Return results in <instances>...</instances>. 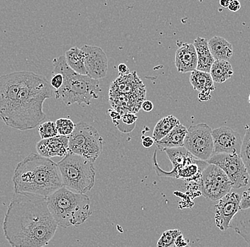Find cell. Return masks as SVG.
Wrapping results in <instances>:
<instances>
[{
	"label": "cell",
	"instance_id": "obj_29",
	"mask_svg": "<svg viewBox=\"0 0 250 247\" xmlns=\"http://www.w3.org/2000/svg\"><path fill=\"white\" fill-rule=\"evenodd\" d=\"M39 134L40 137H42V140L56 137V136L59 135L56 123L52 121H48L42 123L39 126Z\"/></svg>",
	"mask_w": 250,
	"mask_h": 247
},
{
	"label": "cell",
	"instance_id": "obj_15",
	"mask_svg": "<svg viewBox=\"0 0 250 247\" xmlns=\"http://www.w3.org/2000/svg\"><path fill=\"white\" fill-rule=\"evenodd\" d=\"M87 76L94 80L105 77L108 69L107 56L101 47L84 45L82 48Z\"/></svg>",
	"mask_w": 250,
	"mask_h": 247
},
{
	"label": "cell",
	"instance_id": "obj_24",
	"mask_svg": "<svg viewBox=\"0 0 250 247\" xmlns=\"http://www.w3.org/2000/svg\"><path fill=\"white\" fill-rule=\"evenodd\" d=\"M65 61L68 67L78 74L87 76L84 56L82 49L78 47L70 48L65 52Z\"/></svg>",
	"mask_w": 250,
	"mask_h": 247
},
{
	"label": "cell",
	"instance_id": "obj_33",
	"mask_svg": "<svg viewBox=\"0 0 250 247\" xmlns=\"http://www.w3.org/2000/svg\"><path fill=\"white\" fill-rule=\"evenodd\" d=\"M154 143H155V141H154L153 137H149V136H143L142 137V144L144 148L148 149V148H151Z\"/></svg>",
	"mask_w": 250,
	"mask_h": 247
},
{
	"label": "cell",
	"instance_id": "obj_34",
	"mask_svg": "<svg viewBox=\"0 0 250 247\" xmlns=\"http://www.w3.org/2000/svg\"><path fill=\"white\" fill-rule=\"evenodd\" d=\"M174 245L178 247H184L190 245L188 239L184 238V236L181 235L175 241Z\"/></svg>",
	"mask_w": 250,
	"mask_h": 247
},
{
	"label": "cell",
	"instance_id": "obj_18",
	"mask_svg": "<svg viewBox=\"0 0 250 247\" xmlns=\"http://www.w3.org/2000/svg\"><path fill=\"white\" fill-rule=\"evenodd\" d=\"M198 58L197 71L210 73L211 67L215 62L208 47V41L203 37H197L193 44Z\"/></svg>",
	"mask_w": 250,
	"mask_h": 247
},
{
	"label": "cell",
	"instance_id": "obj_7",
	"mask_svg": "<svg viewBox=\"0 0 250 247\" xmlns=\"http://www.w3.org/2000/svg\"><path fill=\"white\" fill-rule=\"evenodd\" d=\"M57 165L64 187L85 195L93 189L95 182L93 161L69 152Z\"/></svg>",
	"mask_w": 250,
	"mask_h": 247
},
{
	"label": "cell",
	"instance_id": "obj_30",
	"mask_svg": "<svg viewBox=\"0 0 250 247\" xmlns=\"http://www.w3.org/2000/svg\"><path fill=\"white\" fill-rule=\"evenodd\" d=\"M138 119V117L134 113H125L122 115L121 120L120 121L123 122L125 125H126L128 128L130 129H134L133 126L135 125V122Z\"/></svg>",
	"mask_w": 250,
	"mask_h": 247
},
{
	"label": "cell",
	"instance_id": "obj_4",
	"mask_svg": "<svg viewBox=\"0 0 250 247\" xmlns=\"http://www.w3.org/2000/svg\"><path fill=\"white\" fill-rule=\"evenodd\" d=\"M52 63V73H61L63 77L62 87L54 90L56 99L61 100L67 106L76 104L90 106L92 100L99 98L101 92L99 81L73 71L67 64L65 56L55 58Z\"/></svg>",
	"mask_w": 250,
	"mask_h": 247
},
{
	"label": "cell",
	"instance_id": "obj_25",
	"mask_svg": "<svg viewBox=\"0 0 250 247\" xmlns=\"http://www.w3.org/2000/svg\"><path fill=\"white\" fill-rule=\"evenodd\" d=\"M180 123H180L179 120L172 115L162 118L156 123L154 131H153L152 137L154 141L156 142L162 140Z\"/></svg>",
	"mask_w": 250,
	"mask_h": 247
},
{
	"label": "cell",
	"instance_id": "obj_21",
	"mask_svg": "<svg viewBox=\"0 0 250 247\" xmlns=\"http://www.w3.org/2000/svg\"><path fill=\"white\" fill-rule=\"evenodd\" d=\"M229 228H232L250 247V208L239 211L232 219Z\"/></svg>",
	"mask_w": 250,
	"mask_h": 247
},
{
	"label": "cell",
	"instance_id": "obj_40",
	"mask_svg": "<svg viewBox=\"0 0 250 247\" xmlns=\"http://www.w3.org/2000/svg\"><path fill=\"white\" fill-rule=\"evenodd\" d=\"M170 247H176V245H175L174 244H173V245H171V246ZM184 247H190V245H187V246Z\"/></svg>",
	"mask_w": 250,
	"mask_h": 247
},
{
	"label": "cell",
	"instance_id": "obj_13",
	"mask_svg": "<svg viewBox=\"0 0 250 247\" xmlns=\"http://www.w3.org/2000/svg\"><path fill=\"white\" fill-rule=\"evenodd\" d=\"M213 140L212 155L227 153L240 156L242 140L238 132L232 128L222 126L212 131Z\"/></svg>",
	"mask_w": 250,
	"mask_h": 247
},
{
	"label": "cell",
	"instance_id": "obj_14",
	"mask_svg": "<svg viewBox=\"0 0 250 247\" xmlns=\"http://www.w3.org/2000/svg\"><path fill=\"white\" fill-rule=\"evenodd\" d=\"M241 197L236 192H230L218 200L215 206V222L220 230L226 231L234 216L240 210Z\"/></svg>",
	"mask_w": 250,
	"mask_h": 247
},
{
	"label": "cell",
	"instance_id": "obj_5",
	"mask_svg": "<svg viewBox=\"0 0 250 247\" xmlns=\"http://www.w3.org/2000/svg\"><path fill=\"white\" fill-rule=\"evenodd\" d=\"M47 204L58 226L64 229L83 225L93 214L87 195L64 187L47 198Z\"/></svg>",
	"mask_w": 250,
	"mask_h": 247
},
{
	"label": "cell",
	"instance_id": "obj_9",
	"mask_svg": "<svg viewBox=\"0 0 250 247\" xmlns=\"http://www.w3.org/2000/svg\"><path fill=\"white\" fill-rule=\"evenodd\" d=\"M201 195L211 201H218L230 192L232 184L226 173L219 167L208 164L198 182Z\"/></svg>",
	"mask_w": 250,
	"mask_h": 247
},
{
	"label": "cell",
	"instance_id": "obj_39",
	"mask_svg": "<svg viewBox=\"0 0 250 247\" xmlns=\"http://www.w3.org/2000/svg\"><path fill=\"white\" fill-rule=\"evenodd\" d=\"M229 3H230L229 0H221V1H220V6H222L223 7H226V8H228Z\"/></svg>",
	"mask_w": 250,
	"mask_h": 247
},
{
	"label": "cell",
	"instance_id": "obj_41",
	"mask_svg": "<svg viewBox=\"0 0 250 247\" xmlns=\"http://www.w3.org/2000/svg\"><path fill=\"white\" fill-rule=\"evenodd\" d=\"M248 102L250 104V94L249 95V97H248Z\"/></svg>",
	"mask_w": 250,
	"mask_h": 247
},
{
	"label": "cell",
	"instance_id": "obj_10",
	"mask_svg": "<svg viewBox=\"0 0 250 247\" xmlns=\"http://www.w3.org/2000/svg\"><path fill=\"white\" fill-rule=\"evenodd\" d=\"M212 131L206 123L190 126L184 140V148L196 158L207 162L213 153Z\"/></svg>",
	"mask_w": 250,
	"mask_h": 247
},
{
	"label": "cell",
	"instance_id": "obj_20",
	"mask_svg": "<svg viewBox=\"0 0 250 247\" xmlns=\"http://www.w3.org/2000/svg\"><path fill=\"white\" fill-rule=\"evenodd\" d=\"M208 47L215 61H228L233 56V46L223 37H212L208 41Z\"/></svg>",
	"mask_w": 250,
	"mask_h": 247
},
{
	"label": "cell",
	"instance_id": "obj_38",
	"mask_svg": "<svg viewBox=\"0 0 250 247\" xmlns=\"http://www.w3.org/2000/svg\"><path fill=\"white\" fill-rule=\"evenodd\" d=\"M118 71L120 75L121 76H124V75H127L130 73L129 68H128L127 66L125 64H120L118 66Z\"/></svg>",
	"mask_w": 250,
	"mask_h": 247
},
{
	"label": "cell",
	"instance_id": "obj_27",
	"mask_svg": "<svg viewBox=\"0 0 250 247\" xmlns=\"http://www.w3.org/2000/svg\"><path fill=\"white\" fill-rule=\"evenodd\" d=\"M182 235V232L179 229H169L164 231L162 237L158 241L157 247H170L174 244L176 239Z\"/></svg>",
	"mask_w": 250,
	"mask_h": 247
},
{
	"label": "cell",
	"instance_id": "obj_6",
	"mask_svg": "<svg viewBox=\"0 0 250 247\" xmlns=\"http://www.w3.org/2000/svg\"><path fill=\"white\" fill-rule=\"evenodd\" d=\"M146 98L145 84L137 72L120 75L111 84L109 90V101L114 110L123 115L137 113Z\"/></svg>",
	"mask_w": 250,
	"mask_h": 247
},
{
	"label": "cell",
	"instance_id": "obj_35",
	"mask_svg": "<svg viewBox=\"0 0 250 247\" xmlns=\"http://www.w3.org/2000/svg\"><path fill=\"white\" fill-rule=\"evenodd\" d=\"M240 8H241V4H240V1H237V0H232V1H230L229 7H228L229 10H230L231 12H237V11L240 10Z\"/></svg>",
	"mask_w": 250,
	"mask_h": 247
},
{
	"label": "cell",
	"instance_id": "obj_22",
	"mask_svg": "<svg viewBox=\"0 0 250 247\" xmlns=\"http://www.w3.org/2000/svg\"><path fill=\"white\" fill-rule=\"evenodd\" d=\"M190 82L194 90L199 91L212 92L215 90L214 82L210 73L195 70L190 73Z\"/></svg>",
	"mask_w": 250,
	"mask_h": 247
},
{
	"label": "cell",
	"instance_id": "obj_8",
	"mask_svg": "<svg viewBox=\"0 0 250 247\" xmlns=\"http://www.w3.org/2000/svg\"><path fill=\"white\" fill-rule=\"evenodd\" d=\"M68 148L70 153L95 162L103 152V139L96 128L79 122L68 136Z\"/></svg>",
	"mask_w": 250,
	"mask_h": 247
},
{
	"label": "cell",
	"instance_id": "obj_16",
	"mask_svg": "<svg viewBox=\"0 0 250 247\" xmlns=\"http://www.w3.org/2000/svg\"><path fill=\"white\" fill-rule=\"evenodd\" d=\"M39 156L46 158L53 157H65L69 153L68 136L58 135L51 138L40 140L36 145Z\"/></svg>",
	"mask_w": 250,
	"mask_h": 247
},
{
	"label": "cell",
	"instance_id": "obj_36",
	"mask_svg": "<svg viewBox=\"0 0 250 247\" xmlns=\"http://www.w3.org/2000/svg\"><path fill=\"white\" fill-rule=\"evenodd\" d=\"M141 109H142L144 112H150L153 110V109H154V104H153V103L151 102V101H146V100H145V101L142 103Z\"/></svg>",
	"mask_w": 250,
	"mask_h": 247
},
{
	"label": "cell",
	"instance_id": "obj_17",
	"mask_svg": "<svg viewBox=\"0 0 250 247\" xmlns=\"http://www.w3.org/2000/svg\"><path fill=\"white\" fill-rule=\"evenodd\" d=\"M175 64L179 73H191L196 70L198 58L193 44H184L176 50Z\"/></svg>",
	"mask_w": 250,
	"mask_h": 247
},
{
	"label": "cell",
	"instance_id": "obj_37",
	"mask_svg": "<svg viewBox=\"0 0 250 247\" xmlns=\"http://www.w3.org/2000/svg\"><path fill=\"white\" fill-rule=\"evenodd\" d=\"M211 98H212V96H211L210 92L203 91L201 92V93H199V94H198V100L201 101V102L210 101Z\"/></svg>",
	"mask_w": 250,
	"mask_h": 247
},
{
	"label": "cell",
	"instance_id": "obj_19",
	"mask_svg": "<svg viewBox=\"0 0 250 247\" xmlns=\"http://www.w3.org/2000/svg\"><path fill=\"white\" fill-rule=\"evenodd\" d=\"M187 132L188 128L180 123L164 138L155 142L156 146L162 151L165 149L184 147V142L187 137Z\"/></svg>",
	"mask_w": 250,
	"mask_h": 247
},
{
	"label": "cell",
	"instance_id": "obj_1",
	"mask_svg": "<svg viewBox=\"0 0 250 247\" xmlns=\"http://www.w3.org/2000/svg\"><path fill=\"white\" fill-rule=\"evenodd\" d=\"M2 229L12 247H44L54 238L58 225L48 209L47 198L15 192Z\"/></svg>",
	"mask_w": 250,
	"mask_h": 247
},
{
	"label": "cell",
	"instance_id": "obj_3",
	"mask_svg": "<svg viewBox=\"0 0 250 247\" xmlns=\"http://www.w3.org/2000/svg\"><path fill=\"white\" fill-rule=\"evenodd\" d=\"M14 191L48 198L63 187L57 163L31 153L19 162L14 172Z\"/></svg>",
	"mask_w": 250,
	"mask_h": 247
},
{
	"label": "cell",
	"instance_id": "obj_2",
	"mask_svg": "<svg viewBox=\"0 0 250 247\" xmlns=\"http://www.w3.org/2000/svg\"><path fill=\"white\" fill-rule=\"evenodd\" d=\"M54 96V89L44 76L24 71L21 86L12 98L2 122L19 131L32 130L46 118L43 103Z\"/></svg>",
	"mask_w": 250,
	"mask_h": 247
},
{
	"label": "cell",
	"instance_id": "obj_28",
	"mask_svg": "<svg viewBox=\"0 0 250 247\" xmlns=\"http://www.w3.org/2000/svg\"><path fill=\"white\" fill-rule=\"evenodd\" d=\"M56 128L59 135L69 136L74 131L76 124L69 118H59L56 121Z\"/></svg>",
	"mask_w": 250,
	"mask_h": 247
},
{
	"label": "cell",
	"instance_id": "obj_23",
	"mask_svg": "<svg viewBox=\"0 0 250 247\" xmlns=\"http://www.w3.org/2000/svg\"><path fill=\"white\" fill-rule=\"evenodd\" d=\"M232 65L227 61H215L211 67L210 74L213 82L223 84L233 76Z\"/></svg>",
	"mask_w": 250,
	"mask_h": 247
},
{
	"label": "cell",
	"instance_id": "obj_26",
	"mask_svg": "<svg viewBox=\"0 0 250 247\" xmlns=\"http://www.w3.org/2000/svg\"><path fill=\"white\" fill-rule=\"evenodd\" d=\"M240 157L250 177V126L247 128L246 132L242 142Z\"/></svg>",
	"mask_w": 250,
	"mask_h": 247
},
{
	"label": "cell",
	"instance_id": "obj_31",
	"mask_svg": "<svg viewBox=\"0 0 250 247\" xmlns=\"http://www.w3.org/2000/svg\"><path fill=\"white\" fill-rule=\"evenodd\" d=\"M63 84V77L61 73H53L52 78L50 81V84L51 87L55 89V90H59L62 87Z\"/></svg>",
	"mask_w": 250,
	"mask_h": 247
},
{
	"label": "cell",
	"instance_id": "obj_12",
	"mask_svg": "<svg viewBox=\"0 0 250 247\" xmlns=\"http://www.w3.org/2000/svg\"><path fill=\"white\" fill-rule=\"evenodd\" d=\"M163 151L167 153L168 159L171 161L172 170L170 172H165L159 166L156 161L157 151H155L153 160L156 175L159 177H168L184 180L188 167L198 159L190 154L184 147L165 149Z\"/></svg>",
	"mask_w": 250,
	"mask_h": 247
},
{
	"label": "cell",
	"instance_id": "obj_11",
	"mask_svg": "<svg viewBox=\"0 0 250 247\" xmlns=\"http://www.w3.org/2000/svg\"><path fill=\"white\" fill-rule=\"evenodd\" d=\"M207 162L216 165L226 173L232 184V189H240L248 185L250 177L239 155H212Z\"/></svg>",
	"mask_w": 250,
	"mask_h": 247
},
{
	"label": "cell",
	"instance_id": "obj_32",
	"mask_svg": "<svg viewBox=\"0 0 250 247\" xmlns=\"http://www.w3.org/2000/svg\"><path fill=\"white\" fill-rule=\"evenodd\" d=\"M250 208V187L242 193L240 201V210Z\"/></svg>",
	"mask_w": 250,
	"mask_h": 247
}]
</instances>
